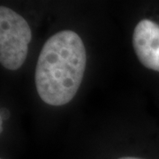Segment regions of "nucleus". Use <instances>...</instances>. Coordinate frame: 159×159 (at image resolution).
Listing matches in <instances>:
<instances>
[{"mask_svg": "<svg viewBox=\"0 0 159 159\" xmlns=\"http://www.w3.org/2000/svg\"><path fill=\"white\" fill-rule=\"evenodd\" d=\"M87 64L84 43L77 33L63 30L46 41L35 68V85L47 104L60 106L76 95Z\"/></svg>", "mask_w": 159, "mask_h": 159, "instance_id": "1", "label": "nucleus"}, {"mask_svg": "<svg viewBox=\"0 0 159 159\" xmlns=\"http://www.w3.org/2000/svg\"><path fill=\"white\" fill-rule=\"evenodd\" d=\"M32 32L27 20L16 11L0 6V62L8 70H18L25 62Z\"/></svg>", "mask_w": 159, "mask_h": 159, "instance_id": "2", "label": "nucleus"}, {"mask_svg": "<svg viewBox=\"0 0 159 159\" xmlns=\"http://www.w3.org/2000/svg\"><path fill=\"white\" fill-rule=\"evenodd\" d=\"M133 46L138 59L146 68L159 73V25L143 19L135 26Z\"/></svg>", "mask_w": 159, "mask_h": 159, "instance_id": "3", "label": "nucleus"}, {"mask_svg": "<svg viewBox=\"0 0 159 159\" xmlns=\"http://www.w3.org/2000/svg\"><path fill=\"white\" fill-rule=\"evenodd\" d=\"M119 159H142V158H138V157H121V158Z\"/></svg>", "mask_w": 159, "mask_h": 159, "instance_id": "4", "label": "nucleus"}]
</instances>
